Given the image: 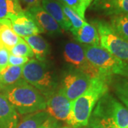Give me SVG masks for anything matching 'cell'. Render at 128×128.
<instances>
[{"label": "cell", "instance_id": "obj_26", "mask_svg": "<svg viewBox=\"0 0 128 128\" xmlns=\"http://www.w3.org/2000/svg\"><path fill=\"white\" fill-rule=\"evenodd\" d=\"M27 57L16 56L10 54L9 58L8 66H24L29 60Z\"/></svg>", "mask_w": 128, "mask_h": 128}, {"label": "cell", "instance_id": "obj_16", "mask_svg": "<svg viewBox=\"0 0 128 128\" xmlns=\"http://www.w3.org/2000/svg\"><path fill=\"white\" fill-rule=\"evenodd\" d=\"M24 40L30 46L37 60L41 61L46 60L50 53V47L43 37L36 34L24 37Z\"/></svg>", "mask_w": 128, "mask_h": 128}, {"label": "cell", "instance_id": "obj_27", "mask_svg": "<svg viewBox=\"0 0 128 128\" xmlns=\"http://www.w3.org/2000/svg\"><path fill=\"white\" fill-rule=\"evenodd\" d=\"M85 128H106L101 122L99 118H98L96 116H93L91 114V117L89 120V122L88 123L87 126Z\"/></svg>", "mask_w": 128, "mask_h": 128}, {"label": "cell", "instance_id": "obj_22", "mask_svg": "<svg viewBox=\"0 0 128 128\" xmlns=\"http://www.w3.org/2000/svg\"><path fill=\"white\" fill-rule=\"evenodd\" d=\"M60 3L68 6L75 11L83 19L87 9L91 5L94 0H57Z\"/></svg>", "mask_w": 128, "mask_h": 128}, {"label": "cell", "instance_id": "obj_12", "mask_svg": "<svg viewBox=\"0 0 128 128\" xmlns=\"http://www.w3.org/2000/svg\"><path fill=\"white\" fill-rule=\"evenodd\" d=\"M91 9L109 16L128 14V0H94Z\"/></svg>", "mask_w": 128, "mask_h": 128}, {"label": "cell", "instance_id": "obj_1", "mask_svg": "<svg viewBox=\"0 0 128 128\" xmlns=\"http://www.w3.org/2000/svg\"><path fill=\"white\" fill-rule=\"evenodd\" d=\"M108 77L100 75L92 78L86 91L71 102L70 113L66 121L70 128H81L87 126L97 102L109 91Z\"/></svg>", "mask_w": 128, "mask_h": 128}, {"label": "cell", "instance_id": "obj_8", "mask_svg": "<svg viewBox=\"0 0 128 128\" xmlns=\"http://www.w3.org/2000/svg\"><path fill=\"white\" fill-rule=\"evenodd\" d=\"M92 79L89 76L76 69L65 75L60 88L66 98L72 102L86 91Z\"/></svg>", "mask_w": 128, "mask_h": 128}, {"label": "cell", "instance_id": "obj_3", "mask_svg": "<svg viewBox=\"0 0 128 128\" xmlns=\"http://www.w3.org/2000/svg\"><path fill=\"white\" fill-rule=\"evenodd\" d=\"M22 78L41 92L46 99L58 89L56 78L46 60H29L23 66Z\"/></svg>", "mask_w": 128, "mask_h": 128}, {"label": "cell", "instance_id": "obj_13", "mask_svg": "<svg viewBox=\"0 0 128 128\" xmlns=\"http://www.w3.org/2000/svg\"><path fill=\"white\" fill-rule=\"evenodd\" d=\"M18 118L16 110L0 92V128H16Z\"/></svg>", "mask_w": 128, "mask_h": 128}, {"label": "cell", "instance_id": "obj_31", "mask_svg": "<svg viewBox=\"0 0 128 128\" xmlns=\"http://www.w3.org/2000/svg\"><path fill=\"white\" fill-rule=\"evenodd\" d=\"M70 128V127H63V128Z\"/></svg>", "mask_w": 128, "mask_h": 128}, {"label": "cell", "instance_id": "obj_6", "mask_svg": "<svg viewBox=\"0 0 128 128\" xmlns=\"http://www.w3.org/2000/svg\"><path fill=\"white\" fill-rule=\"evenodd\" d=\"M92 115L108 119L120 128H128V110L113 95L108 91L97 102Z\"/></svg>", "mask_w": 128, "mask_h": 128}, {"label": "cell", "instance_id": "obj_15", "mask_svg": "<svg viewBox=\"0 0 128 128\" xmlns=\"http://www.w3.org/2000/svg\"><path fill=\"white\" fill-rule=\"evenodd\" d=\"M75 38L83 45L100 46V38L96 26L92 24L85 22L82 26L72 33Z\"/></svg>", "mask_w": 128, "mask_h": 128}, {"label": "cell", "instance_id": "obj_32", "mask_svg": "<svg viewBox=\"0 0 128 128\" xmlns=\"http://www.w3.org/2000/svg\"></svg>", "mask_w": 128, "mask_h": 128}, {"label": "cell", "instance_id": "obj_21", "mask_svg": "<svg viewBox=\"0 0 128 128\" xmlns=\"http://www.w3.org/2000/svg\"><path fill=\"white\" fill-rule=\"evenodd\" d=\"M110 24L114 32L128 41V14L111 16Z\"/></svg>", "mask_w": 128, "mask_h": 128}, {"label": "cell", "instance_id": "obj_30", "mask_svg": "<svg viewBox=\"0 0 128 128\" xmlns=\"http://www.w3.org/2000/svg\"><path fill=\"white\" fill-rule=\"evenodd\" d=\"M100 120L101 121V122L102 123V124L105 126L106 128H120L118 126H117L115 124L111 121L110 120L108 119H102V118H99Z\"/></svg>", "mask_w": 128, "mask_h": 128}, {"label": "cell", "instance_id": "obj_24", "mask_svg": "<svg viewBox=\"0 0 128 128\" xmlns=\"http://www.w3.org/2000/svg\"><path fill=\"white\" fill-rule=\"evenodd\" d=\"M10 54L16 56H22V57H27L28 58L34 57V53L32 48L28 46L27 43L22 38L21 41L17 43L15 46L9 50Z\"/></svg>", "mask_w": 128, "mask_h": 128}, {"label": "cell", "instance_id": "obj_4", "mask_svg": "<svg viewBox=\"0 0 128 128\" xmlns=\"http://www.w3.org/2000/svg\"><path fill=\"white\" fill-rule=\"evenodd\" d=\"M87 59L100 70V75L128 78V63L120 59L100 46L82 45Z\"/></svg>", "mask_w": 128, "mask_h": 128}, {"label": "cell", "instance_id": "obj_9", "mask_svg": "<svg viewBox=\"0 0 128 128\" xmlns=\"http://www.w3.org/2000/svg\"><path fill=\"white\" fill-rule=\"evenodd\" d=\"M71 102L64 95L60 88L46 98L45 111L56 120L66 121L70 110Z\"/></svg>", "mask_w": 128, "mask_h": 128}, {"label": "cell", "instance_id": "obj_17", "mask_svg": "<svg viewBox=\"0 0 128 128\" xmlns=\"http://www.w3.org/2000/svg\"><path fill=\"white\" fill-rule=\"evenodd\" d=\"M23 66H7L0 71V92L11 87L22 79Z\"/></svg>", "mask_w": 128, "mask_h": 128}, {"label": "cell", "instance_id": "obj_29", "mask_svg": "<svg viewBox=\"0 0 128 128\" xmlns=\"http://www.w3.org/2000/svg\"><path fill=\"white\" fill-rule=\"evenodd\" d=\"M20 4L25 5L26 9L33 7L34 6L40 4L41 0H19Z\"/></svg>", "mask_w": 128, "mask_h": 128}, {"label": "cell", "instance_id": "obj_18", "mask_svg": "<svg viewBox=\"0 0 128 128\" xmlns=\"http://www.w3.org/2000/svg\"><path fill=\"white\" fill-rule=\"evenodd\" d=\"M108 86L128 110V78L118 76L108 77Z\"/></svg>", "mask_w": 128, "mask_h": 128}, {"label": "cell", "instance_id": "obj_20", "mask_svg": "<svg viewBox=\"0 0 128 128\" xmlns=\"http://www.w3.org/2000/svg\"><path fill=\"white\" fill-rule=\"evenodd\" d=\"M23 10L19 0H0V20H10Z\"/></svg>", "mask_w": 128, "mask_h": 128}, {"label": "cell", "instance_id": "obj_14", "mask_svg": "<svg viewBox=\"0 0 128 128\" xmlns=\"http://www.w3.org/2000/svg\"><path fill=\"white\" fill-rule=\"evenodd\" d=\"M41 6L54 18L61 29L70 31V24L64 14L61 4L57 0H41Z\"/></svg>", "mask_w": 128, "mask_h": 128}, {"label": "cell", "instance_id": "obj_25", "mask_svg": "<svg viewBox=\"0 0 128 128\" xmlns=\"http://www.w3.org/2000/svg\"><path fill=\"white\" fill-rule=\"evenodd\" d=\"M9 55V50L0 43V71L8 66Z\"/></svg>", "mask_w": 128, "mask_h": 128}, {"label": "cell", "instance_id": "obj_28", "mask_svg": "<svg viewBox=\"0 0 128 128\" xmlns=\"http://www.w3.org/2000/svg\"><path fill=\"white\" fill-rule=\"evenodd\" d=\"M38 128H60V124L58 120L49 116Z\"/></svg>", "mask_w": 128, "mask_h": 128}, {"label": "cell", "instance_id": "obj_5", "mask_svg": "<svg viewBox=\"0 0 128 128\" xmlns=\"http://www.w3.org/2000/svg\"><path fill=\"white\" fill-rule=\"evenodd\" d=\"M100 38V46L117 58L128 63V41L114 32L110 23L102 19L92 20Z\"/></svg>", "mask_w": 128, "mask_h": 128}, {"label": "cell", "instance_id": "obj_11", "mask_svg": "<svg viewBox=\"0 0 128 128\" xmlns=\"http://www.w3.org/2000/svg\"><path fill=\"white\" fill-rule=\"evenodd\" d=\"M26 10L31 14L44 33H47L52 36H59L61 34V28L60 27L58 24L50 14L46 12L41 5H36Z\"/></svg>", "mask_w": 128, "mask_h": 128}, {"label": "cell", "instance_id": "obj_2", "mask_svg": "<svg viewBox=\"0 0 128 128\" xmlns=\"http://www.w3.org/2000/svg\"><path fill=\"white\" fill-rule=\"evenodd\" d=\"M2 92L18 114L26 115L46 109V98L23 78Z\"/></svg>", "mask_w": 128, "mask_h": 128}, {"label": "cell", "instance_id": "obj_19", "mask_svg": "<svg viewBox=\"0 0 128 128\" xmlns=\"http://www.w3.org/2000/svg\"><path fill=\"white\" fill-rule=\"evenodd\" d=\"M49 117L45 110L26 114L18 122L16 128H38Z\"/></svg>", "mask_w": 128, "mask_h": 128}, {"label": "cell", "instance_id": "obj_10", "mask_svg": "<svg viewBox=\"0 0 128 128\" xmlns=\"http://www.w3.org/2000/svg\"><path fill=\"white\" fill-rule=\"evenodd\" d=\"M9 21L14 32L22 38L44 33L43 30L38 26L35 20L26 10H23Z\"/></svg>", "mask_w": 128, "mask_h": 128}, {"label": "cell", "instance_id": "obj_23", "mask_svg": "<svg viewBox=\"0 0 128 128\" xmlns=\"http://www.w3.org/2000/svg\"><path fill=\"white\" fill-rule=\"evenodd\" d=\"M61 6L64 10V14L70 24L71 28L70 31L71 32V33L75 32L76 31H77L78 28L82 26V25L86 22L85 19L81 18L75 11H73V9L68 7V6L64 4H61Z\"/></svg>", "mask_w": 128, "mask_h": 128}, {"label": "cell", "instance_id": "obj_7", "mask_svg": "<svg viewBox=\"0 0 128 128\" xmlns=\"http://www.w3.org/2000/svg\"><path fill=\"white\" fill-rule=\"evenodd\" d=\"M64 58L66 62L73 65L76 70L89 76L90 78L100 76V70L87 59L82 46L78 43L70 41L65 45Z\"/></svg>", "mask_w": 128, "mask_h": 128}]
</instances>
